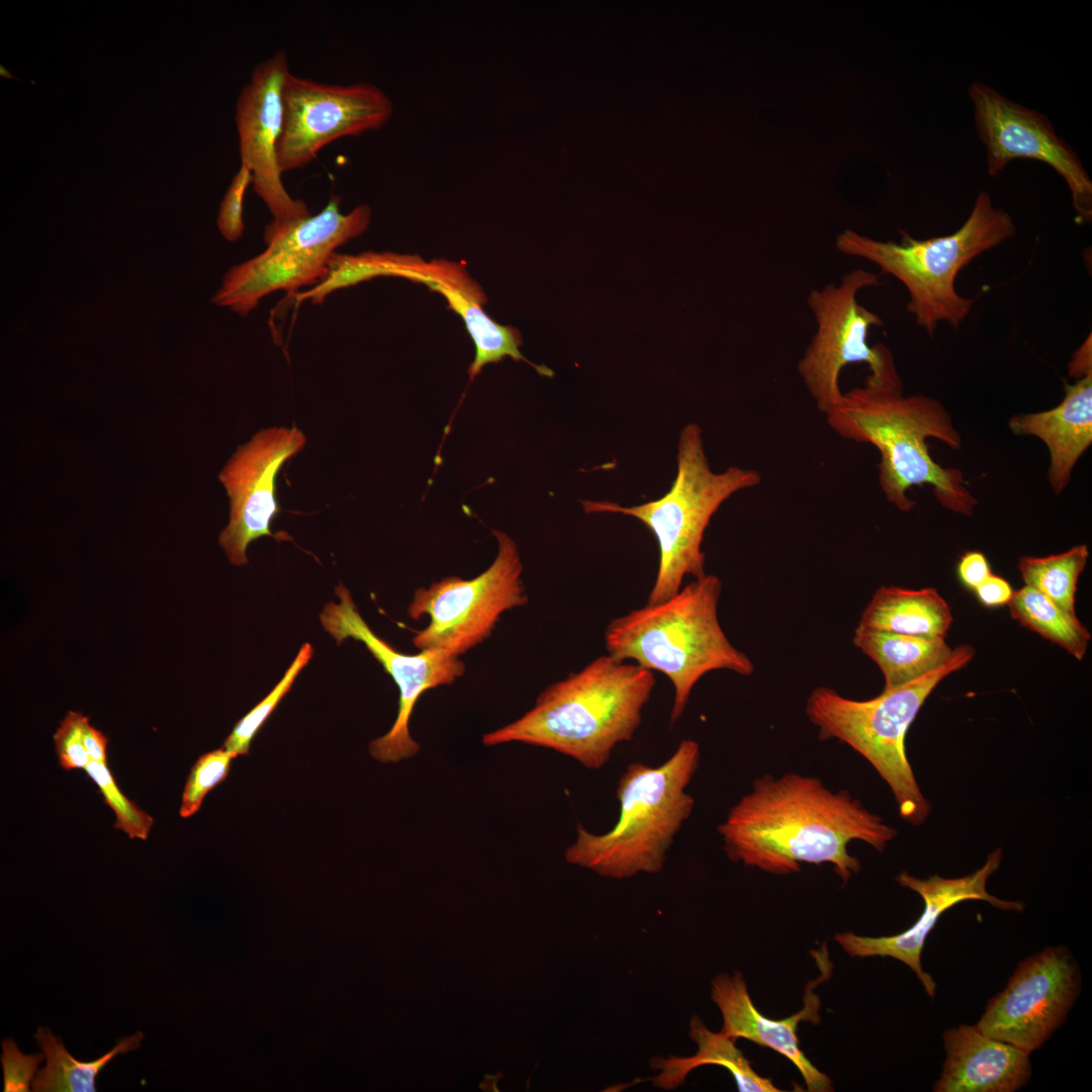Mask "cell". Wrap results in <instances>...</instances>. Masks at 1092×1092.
<instances>
[{"instance_id": "obj_19", "label": "cell", "mask_w": 1092, "mask_h": 1092, "mask_svg": "<svg viewBox=\"0 0 1092 1092\" xmlns=\"http://www.w3.org/2000/svg\"><path fill=\"white\" fill-rule=\"evenodd\" d=\"M1001 859L1002 850L995 849L982 868L953 879L932 876L922 880L902 871L896 877L898 884L919 894L924 902L923 912L917 921L905 931L891 936L872 937L843 932L835 934L834 939L852 958L889 957L904 963L916 974L929 997L934 998L936 984L922 969L921 952L928 934L943 912L968 900L985 901L1007 911L1021 912L1024 909L1021 901L1001 900L987 892V881L999 869Z\"/></svg>"}, {"instance_id": "obj_32", "label": "cell", "mask_w": 1092, "mask_h": 1092, "mask_svg": "<svg viewBox=\"0 0 1092 1092\" xmlns=\"http://www.w3.org/2000/svg\"><path fill=\"white\" fill-rule=\"evenodd\" d=\"M88 717L69 711L54 734L60 766L65 770L85 769L90 762L83 741V727Z\"/></svg>"}, {"instance_id": "obj_30", "label": "cell", "mask_w": 1092, "mask_h": 1092, "mask_svg": "<svg viewBox=\"0 0 1092 1092\" xmlns=\"http://www.w3.org/2000/svg\"><path fill=\"white\" fill-rule=\"evenodd\" d=\"M85 771L98 786L103 800L115 814L114 827L123 831L129 838L146 840L149 837L154 820L151 815L130 801L116 785L107 766V762L90 760Z\"/></svg>"}, {"instance_id": "obj_22", "label": "cell", "mask_w": 1092, "mask_h": 1092, "mask_svg": "<svg viewBox=\"0 0 1092 1092\" xmlns=\"http://www.w3.org/2000/svg\"><path fill=\"white\" fill-rule=\"evenodd\" d=\"M1009 427L1017 435L1035 436L1044 442L1051 455L1048 479L1054 492L1061 493L1092 442V373L1074 384L1066 382L1065 397L1056 407L1015 416Z\"/></svg>"}, {"instance_id": "obj_31", "label": "cell", "mask_w": 1092, "mask_h": 1092, "mask_svg": "<svg viewBox=\"0 0 1092 1092\" xmlns=\"http://www.w3.org/2000/svg\"><path fill=\"white\" fill-rule=\"evenodd\" d=\"M232 756L222 747L202 754L190 769L182 794L179 814L182 818L194 815L205 796L229 776Z\"/></svg>"}, {"instance_id": "obj_16", "label": "cell", "mask_w": 1092, "mask_h": 1092, "mask_svg": "<svg viewBox=\"0 0 1092 1092\" xmlns=\"http://www.w3.org/2000/svg\"><path fill=\"white\" fill-rule=\"evenodd\" d=\"M305 442V436L295 426L263 429L240 446L220 471L219 480L231 507L230 522L220 533L219 544L234 565L248 562L246 551L260 537L289 538L270 530L280 512L275 479L282 465L300 452Z\"/></svg>"}, {"instance_id": "obj_3", "label": "cell", "mask_w": 1092, "mask_h": 1092, "mask_svg": "<svg viewBox=\"0 0 1092 1092\" xmlns=\"http://www.w3.org/2000/svg\"><path fill=\"white\" fill-rule=\"evenodd\" d=\"M840 437L875 446L880 454L879 483L890 504L902 512L915 503L907 495L913 486L929 484L947 510L971 516L977 499L966 487L963 473L944 468L929 454L926 440L935 438L960 449L962 438L949 413L938 400L903 388L870 384L842 392L825 415Z\"/></svg>"}, {"instance_id": "obj_8", "label": "cell", "mask_w": 1092, "mask_h": 1092, "mask_svg": "<svg viewBox=\"0 0 1092 1092\" xmlns=\"http://www.w3.org/2000/svg\"><path fill=\"white\" fill-rule=\"evenodd\" d=\"M972 646L954 648L952 657L920 677L879 696L856 701L828 687L813 689L805 712L821 740H839L862 755L890 787L900 817L917 826L930 812L905 751V736L925 700L948 674L974 656Z\"/></svg>"}, {"instance_id": "obj_37", "label": "cell", "mask_w": 1092, "mask_h": 1092, "mask_svg": "<svg viewBox=\"0 0 1092 1092\" xmlns=\"http://www.w3.org/2000/svg\"><path fill=\"white\" fill-rule=\"evenodd\" d=\"M83 741L90 760L107 762L106 747L107 737L89 723V719L83 727Z\"/></svg>"}, {"instance_id": "obj_34", "label": "cell", "mask_w": 1092, "mask_h": 1092, "mask_svg": "<svg viewBox=\"0 0 1092 1092\" xmlns=\"http://www.w3.org/2000/svg\"><path fill=\"white\" fill-rule=\"evenodd\" d=\"M44 1058L43 1053L24 1055L13 1039L3 1040L1 1063L4 1071V1091H29L30 1081Z\"/></svg>"}, {"instance_id": "obj_28", "label": "cell", "mask_w": 1092, "mask_h": 1092, "mask_svg": "<svg viewBox=\"0 0 1092 1092\" xmlns=\"http://www.w3.org/2000/svg\"><path fill=\"white\" fill-rule=\"evenodd\" d=\"M1089 556L1085 544L1045 557H1022L1018 569L1025 585L1049 598L1060 609L1075 613V594Z\"/></svg>"}, {"instance_id": "obj_2", "label": "cell", "mask_w": 1092, "mask_h": 1092, "mask_svg": "<svg viewBox=\"0 0 1092 1092\" xmlns=\"http://www.w3.org/2000/svg\"><path fill=\"white\" fill-rule=\"evenodd\" d=\"M656 684L653 671L610 654L547 687L519 719L483 735L486 746L520 742L600 769L632 740Z\"/></svg>"}, {"instance_id": "obj_15", "label": "cell", "mask_w": 1092, "mask_h": 1092, "mask_svg": "<svg viewBox=\"0 0 1092 1092\" xmlns=\"http://www.w3.org/2000/svg\"><path fill=\"white\" fill-rule=\"evenodd\" d=\"M335 593L340 603L325 606L320 615L322 626L339 645L348 638L362 642L399 690L396 719L385 735L370 742L369 752L383 763L413 757L421 746L412 738L408 722L419 698L428 690L453 684L464 674L465 664L440 649L414 655L397 651L369 628L345 585L339 583Z\"/></svg>"}, {"instance_id": "obj_26", "label": "cell", "mask_w": 1092, "mask_h": 1092, "mask_svg": "<svg viewBox=\"0 0 1092 1092\" xmlns=\"http://www.w3.org/2000/svg\"><path fill=\"white\" fill-rule=\"evenodd\" d=\"M34 1037L47 1063L32 1080L34 1092H95L98 1073L117 1055L140 1048L144 1038L142 1031L122 1038L110 1051L92 1062L75 1060L63 1041L49 1027H39Z\"/></svg>"}, {"instance_id": "obj_10", "label": "cell", "mask_w": 1092, "mask_h": 1092, "mask_svg": "<svg viewBox=\"0 0 1092 1092\" xmlns=\"http://www.w3.org/2000/svg\"><path fill=\"white\" fill-rule=\"evenodd\" d=\"M878 284V274L855 268L843 274L839 283L811 289L807 296L816 331L797 370L823 415L839 401V376L848 364L869 365L867 383L903 388L892 352L883 344L868 343L871 328L882 326L883 320L857 301L859 291Z\"/></svg>"}, {"instance_id": "obj_36", "label": "cell", "mask_w": 1092, "mask_h": 1092, "mask_svg": "<svg viewBox=\"0 0 1092 1092\" xmlns=\"http://www.w3.org/2000/svg\"><path fill=\"white\" fill-rule=\"evenodd\" d=\"M974 590L979 601L986 607L1007 605L1014 593L1006 579L993 573Z\"/></svg>"}, {"instance_id": "obj_33", "label": "cell", "mask_w": 1092, "mask_h": 1092, "mask_svg": "<svg viewBox=\"0 0 1092 1092\" xmlns=\"http://www.w3.org/2000/svg\"><path fill=\"white\" fill-rule=\"evenodd\" d=\"M252 179L251 170L241 164L220 202L217 226L221 235L230 242L238 241L244 232L243 202Z\"/></svg>"}, {"instance_id": "obj_35", "label": "cell", "mask_w": 1092, "mask_h": 1092, "mask_svg": "<svg viewBox=\"0 0 1092 1092\" xmlns=\"http://www.w3.org/2000/svg\"><path fill=\"white\" fill-rule=\"evenodd\" d=\"M991 573L986 556L979 551L965 553L958 563L959 577L971 589H975Z\"/></svg>"}, {"instance_id": "obj_17", "label": "cell", "mask_w": 1092, "mask_h": 1092, "mask_svg": "<svg viewBox=\"0 0 1092 1092\" xmlns=\"http://www.w3.org/2000/svg\"><path fill=\"white\" fill-rule=\"evenodd\" d=\"M347 270L355 284L376 276H398L425 283L440 292L461 316L474 343L475 357L468 370L471 379L485 365L505 357L523 360L541 375H553L546 366L535 365L522 355V340L516 329L498 325L486 314L482 307L483 292L460 264L444 260L426 263L415 256L366 252L351 255Z\"/></svg>"}, {"instance_id": "obj_14", "label": "cell", "mask_w": 1092, "mask_h": 1092, "mask_svg": "<svg viewBox=\"0 0 1092 1092\" xmlns=\"http://www.w3.org/2000/svg\"><path fill=\"white\" fill-rule=\"evenodd\" d=\"M1080 989V969L1070 950L1046 947L1019 963L976 1026L1030 1054L1064 1023Z\"/></svg>"}, {"instance_id": "obj_27", "label": "cell", "mask_w": 1092, "mask_h": 1092, "mask_svg": "<svg viewBox=\"0 0 1092 1092\" xmlns=\"http://www.w3.org/2000/svg\"><path fill=\"white\" fill-rule=\"evenodd\" d=\"M1007 605L1011 617L1022 626L1058 644L1078 660L1083 659L1091 635L1076 615L1063 611L1027 585L1014 592Z\"/></svg>"}, {"instance_id": "obj_13", "label": "cell", "mask_w": 1092, "mask_h": 1092, "mask_svg": "<svg viewBox=\"0 0 1092 1092\" xmlns=\"http://www.w3.org/2000/svg\"><path fill=\"white\" fill-rule=\"evenodd\" d=\"M968 95L977 135L986 149L988 174L998 176L1018 159L1045 163L1067 183L1077 223H1090L1092 180L1050 118L980 81L969 84Z\"/></svg>"}, {"instance_id": "obj_9", "label": "cell", "mask_w": 1092, "mask_h": 1092, "mask_svg": "<svg viewBox=\"0 0 1092 1092\" xmlns=\"http://www.w3.org/2000/svg\"><path fill=\"white\" fill-rule=\"evenodd\" d=\"M340 202L332 195L314 215L282 223L271 220L264 229L266 250L234 266L211 301L247 315L272 292L294 293L301 286L317 284L337 248L362 235L371 221L368 205L342 213Z\"/></svg>"}, {"instance_id": "obj_29", "label": "cell", "mask_w": 1092, "mask_h": 1092, "mask_svg": "<svg viewBox=\"0 0 1092 1092\" xmlns=\"http://www.w3.org/2000/svg\"><path fill=\"white\" fill-rule=\"evenodd\" d=\"M312 653L313 649L309 643H304L301 646L296 657L280 681L255 708L235 725L233 731L223 742L222 748L225 751L234 757L249 754L253 738L259 732L276 706L290 691L295 678L312 657Z\"/></svg>"}, {"instance_id": "obj_7", "label": "cell", "mask_w": 1092, "mask_h": 1092, "mask_svg": "<svg viewBox=\"0 0 1092 1092\" xmlns=\"http://www.w3.org/2000/svg\"><path fill=\"white\" fill-rule=\"evenodd\" d=\"M1015 233L1011 215L996 207L991 195L982 190L968 218L950 235L919 240L901 231L897 243L848 230L836 237L835 246L842 254L866 259L899 280L909 294L907 311L932 336L941 322L958 330L976 301L956 289L961 270Z\"/></svg>"}, {"instance_id": "obj_18", "label": "cell", "mask_w": 1092, "mask_h": 1092, "mask_svg": "<svg viewBox=\"0 0 1092 1092\" xmlns=\"http://www.w3.org/2000/svg\"><path fill=\"white\" fill-rule=\"evenodd\" d=\"M289 73L287 56L278 51L253 69L236 105L241 164L251 170L255 193L278 223L309 215L306 204L286 191L276 156L282 126V87Z\"/></svg>"}, {"instance_id": "obj_1", "label": "cell", "mask_w": 1092, "mask_h": 1092, "mask_svg": "<svg viewBox=\"0 0 1092 1092\" xmlns=\"http://www.w3.org/2000/svg\"><path fill=\"white\" fill-rule=\"evenodd\" d=\"M718 830L734 862L777 875L799 872L802 862H828L844 883L860 870L849 842L883 851L897 835L847 791L795 772L756 779Z\"/></svg>"}, {"instance_id": "obj_38", "label": "cell", "mask_w": 1092, "mask_h": 1092, "mask_svg": "<svg viewBox=\"0 0 1092 1092\" xmlns=\"http://www.w3.org/2000/svg\"><path fill=\"white\" fill-rule=\"evenodd\" d=\"M1091 334L1074 352L1069 364V375L1077 379L1092 373Z\"/></svg>"}, {"instance_id": "obj_6", "label": "cell", "mask_w": 1092, "mask_h": 1092, "mask_svg": "<svg viewBox=\"0 0 1092 1092\" xmlns=\"http://www.w3.org/2000/svg\"><path fill=\"white\" fill-rule=\"evenodd\" d=\"M760 473L752 468L730 466L714 471L704 448L702 429L696 423L679 433L676 474L668 491L659 498L625 507L610 500H582L586 514H618L632 517L650 530L658 544V568L648 604L675 595L685 577L706 575L702 542L712 517L733 494L758 485Z\"/></svg>"}, {"instance_id": "obj_11", "label": "cell", "mask_w": 1092, "mask_h": 1092, "mask_svg": "<svg viewBox=\"0 0 1092 1092\" xmlns=\"http://www.w3.org/2000/svg\"><path fill=\"white\" fill-rule=\"evenodd\" d=\"M493 534L498 551L485 571L471 579L447 576L415 592L410 618L430 619L412 638L418 649L459 657L491 635L503 613L528 603L518 547L504 532Z\"/></svg>"}, {"instance_id": "obj_4", "label": "cell", "mask_w": 1092, "mask_h": 1092, "mask_svg": "<svg viewBox=\"0 0 1092 1092\" xmlns=\"http://www.w3.org/2000/svg\"><path fill=\"white\" fill-rule=\"evenodd\" d=\"M722 582L706 574L669 599L613 619L605 630L608 654L663 673L674 690L670 723L682 715L695 685L727 669L750 675L754 665L725 635L718 619Z\"/></svg>"}, {"instance_id": "obj_5", "label": "cell", "mask_w": 1092, "mask_h": 1092, "mask_svg": "<svg viewBox=\"0 0 1092 1092\" xmlns=\"http://www.w3.org/2000/svg\"><path fill=\"white\" fill-rule=\"evenodd\" d=\"M700 763V746L684 739L658 766L632 762L620 778L619 818L603 834L577 825L565 859L601 877L623 880L659 873L674 836L691 816L694 798L686 789Z\"/></svg>"}, {"instance_id": "obj_12", "label": "cell", "mask_w": 1092, "mask_h": 1092, "mask_svg": "<svg viewBox=\"0 0 1092 1092\" xmlns=\"http://www.w3.org/2000/svg\"><path fill=\"white\" fill-rule=\"evenodd\" d=\"M392 111L390 98L373 84H326L289 73L276 148L281 173L305 167L337 139L380 128Z\"/></svg>"}, {"instance_id": "obj_25", "label": "cell", "mask_w": 1092, "mask_h": 1092, "mask_svg": "<svg viewBox=\"0 0 1092 1092\" xmlns=\"http://www.w3.org/2000/svg\"><path fill=\"white\" fill-rule=\"evenodd\" d=\"M853 644L881 668L889 691L948 661L954 649L944 638H925L856 627Z\"/></svg>"}, {"instance_id": "obj_20", "label": "cell", "mask_w": 1092, "mask_h": 1092, "mask_svg": "<svg viewBox=\"0 0 1092 1092\" xmlns=\"http://www.w3.org/2000/svg\"><path fill=\"white\" fill-rule=\"evenodd\" d=\"M711 998L723 1018L722 1031L733 1040L745 1038L783 1055L799 1070L811 1092L833 1091L830 1078L820 1072L799 1046L797 1027L801 1020L817 1017L819 999L807 990L804 1008L792 1016L774 1020L759 1013L752 1003L742 975L721 974L713 979Z\"/></svg>"}, {"instance_id": "obj_24", "label": "cell", "mask_w": 1092, "mask_h": 1092, "mask_svg": "<svg viewBox=\"0 0 1092 1092\" xmlns=\"http://www.w3.org/2000/svg\"><path fill=\"white\" fill-rule=\"evenodd\" d=\"M689 1035L698 1050L692 1057H655L651 1067L659 1073L651 1079L654 1086L670 1090L680 1086L687 1076L704 1065H717L727 1069L733 1076L739 1091H781L768 1078L759 1076L748 1060L735 1045V1040L722 1030H710L698 1015L690 1022Z\"/></svg>"}, {"instance_id": "obj_21", "label": "cell", "mask_w": 1092, "mask_h": 1092, "mask_svg": "<svg viewBox=\"0 0 1092 1092\" xmlns=\"http://www.w3.org/2000/svg\"><path fill=\"white\" fill-rule=\"evenodd\" d=\"M946 1058L935 1092H1014L1029 1081V1053L962 1024L942 1034Z\"/></svg>"}, {"instance_id": "obj_23", "label": "cell", "mask_w": 1092, "mask_h": 1092, "mask_svg": "<svg viewBox=\"0 0 1092 1092\" xmlns=\"http://www.w3.org/2000/svg\"><path fill=\"white\" fill-rule=\"evenodd\" d=\"M950 609L934 588L881 586L863 610L857 627L925 638H944Z\"/></svg>"}]
</instances>
